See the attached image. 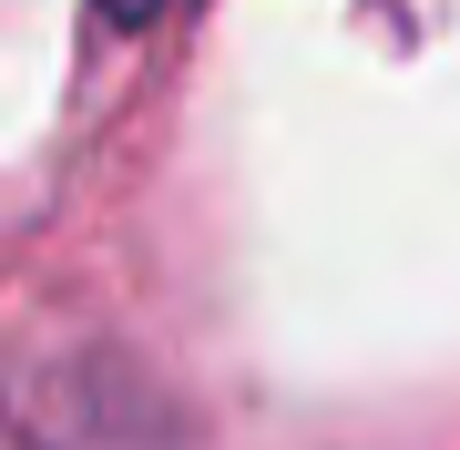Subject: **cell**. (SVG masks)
I'll return each mask as SVG.
<instances>
[{
	"label": "cell",
	"mask_w": 460,
	"mask_h": 450,
	"mask_svg": "<svg viewBox=\"0 0 460 450\" xmlns=\"http://www.w3.org/2000/svg\"><path fill=\"white\" fill-rule=\"evenodd\" d=\"M102 11H113V21H133V11H154V0H102Z\"/></svg>",
	"instance_id": "1"
}]
</instances>
